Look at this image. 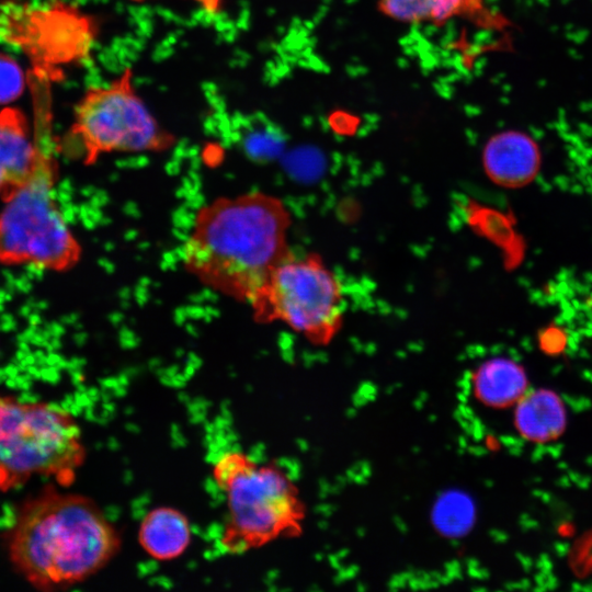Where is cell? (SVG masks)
<instances>
[{"mask_svg":"<svg viewBox=\"0 0 592 592\" xmlns=\"http://www.w3.org/2000/svg\"><path fill=\"white\" fill-rule=\"evenodd\" d=\"M291 214L262 191L219 196L202 205L182 248L184 269L204 286L250 304L292 252Z\"/></svg>","mask_w":592,"mask_h":592,"instance_id":"cell-1","label":"cell"},{"mask_svg":"<svg viewBox=\"0 0 592 592\" xmlns=\"http://www.w3.org/2000/svg\"><path fill=\"white\" fill-rule=\"evenodd\" d=\"M45 486L18 508L5 534V550L15 569L41 591L67 589L106 567L122 537L90 497Z\"/></svg>","mask_w":592,"mask_h":592,"instance_id":"cell-2","label":"cell"},{"mask_svg":"<svg viewBox=\"0 0 592 592\" xmlns=\"http://www.w3.org/2000/svg\"><path fill=\"white\" fill-rule=\"evenodd\" d=\"M34 138L37 158L31 177L1 194L0 264L67 272L82 257L55 195L58 162L48 104H38Z\"/></svg>","mask_w":592,"mask_h":592,"instance_id":"cell-3","label":"cell"},{"mask_svg":"<svg viewBox=\"0 0 592 592\" xmlns=\"http://www.w3.org/2000/svg\"><path fill=\"white\" fill-rule=\"evenodd\" d=\"M225 493L227 515L220 545L242 555L303 532L306 506L293 479L275 464H259L240 451L223 453L212 469Z\"/></svg>","mask_w":592,"mask_h":592,"instance_id":"cell-4","label":"cell"},{"mask_svg":"<svg viewBox=\"0 0 592 592\" xmlns=\"http://www.w3.org/2000/svg\"><path fill=\"white\" fill-rule=\"evenodd\" d=\"M87 458L82 432L65 408L0 395V491L35 476L65 488L75 482Z\"/></svg>","mask_w":592,"mask_h":592,"instance_id":"cell-5","label":"cell"},{"mask_svg":"<svg viewBox=\"0 0 592 592\" xmlns=\"http://www.w3.org/2000/svg\"><path fill=\"white\" fill-rule=\"evenodd\" d=\"M68 137L77 144L84 164L113 152H164L177 140L137 94L129 68L110 83L84 91Z\"/></svg>","mask_w":592,"mask_h":592,"instance_id":"cell-6","label":"cell"},{"mask_svg":"<svg viewBox=\"0 0 592 592\" xmlns=\"http://www.w3.org/2000/svg\"><path fill=\"white\" fill-rule=\"evenodd\" d=\"M249 306L257 322H283L316 345L330 343L343 321L339 280L314 253L292 251Z\"/></svg>","mask_w":592,"mask_h":592,"instance_id":"cell-7","label":"cell"},{"mask_svg":"<svg viewBox=\"0 0 592 592\" xmlns=\"http://www.w3.org/2000/svg\"><path fill=\"white\" fill-rule=\"evenodd\" d=\"M96 23L78 8L61 1L41 7L5 2L0 7V38L20 47L34 71L56 80L59 67L90 56Z\"/></svg>","mask_w":592,"mask_h":592,"instance_id":"cell-8","label":"cell"},{"mask_svg":"<svg viewBox=\"0 0 592 592\" xmlns=\"http://www.w3.org/2000/svg\"><path fill=\"white\" fill-rule=\"evenodd\" d=\"M138 544L152 559L171 561L181 557L192 542V527L187 516L173 506H157L141 519Z\"/></svg>","mask_w":592,"mask_h":592,"instance_id":"cell-9","label":"cell"},{"mask_svg":"<svg viewBox=\"0 0 592 592\" xmlns=\"http://www.w3.org/2000/svg\"><path fill=\"white\" fill-rule=\"evenodd\" d=\"M488 175L505 186H517L528 181L538 164L535 145L517 133H504L491 138L483 151Z\"/></svg>","mask_w":592,"mask_h":592,"instance_id":"cell-10","label":"cell"},{"mask_svg":"<svg viewBox=\"0 0 592 592\" xmlns=\"http://www.w3.org/2000/svg\"><path fill=\"white\" fill-rule=\"evenodd\" d=\"M37 143L31 136L30 125L18 109L0 112V170L8 181V190L23 184L32 174ZM4 191V192H5Z\"/></svg>","mask_w":592,"mask_h":592,"instance_id":"cell-11","label":"cell"},{"mask_svg":"<svg viewBox=\"0 0 592 592\" xmlns=\"http://www.w3.org/2000/svg\"><path fill=\"white\" fill-rule=\"evenodd\" d=\"M514 407L515 429L530 442H551L566 429L565 403L553 390H527Z\"/></svg>","mask_w":592,"mask_h":592,"instance_id":"cell-12","label":"cell"},{"mask_svg":"<svg viewBox=\"0 0 592 592\" xmlns=\"http://www.w3.org/2000/svg\"><path fill=\"white\" fill-rule=\"evenodd\" d=\"M471 388L483 406L503 409L516 405L528 390V382L520 364L510 358L493 357L475 369Z\"/></svg>","mask_w":592,"mask_h":592,"instance_id":"cell-13","label":"cell"},{"mask_svg":"<svg viewBox=\"0 0 592 592\" xmlns=\"http://www.w3.org/2000/svg\"><path fill=\"white\" fill-rule=\"evenodd\" d=\"M478 0H380V11L405 23H444L478 9Z\"/></svg>","mask_w":592,"mask_h":592,"instance_id":"cell-14","label":"cell"},{"mask_svg":"<svg viewBox=\"0 0 592 592\" xmlns=\"http://www.w3.org/2000/svg\"><path fill=\"white\" fill-rule=\"evenodd\" d=\"M25 84L24 73L19 64L0 53V104L18 99Z\"/></svg>","mask_w":592,"mask_h":592,"instance_id":"cell-15","label":"cell"},{"mask_svg":"<svg viewBox=\"0 0 592 592\" xmlns=\"http://www.w3.org/2000/svg\"><path fill=\"white\" fill-rule=\"evenodd\" d=\"M204 10L216 13L220 8V0H195Z\"/></svg>","mask_w":592,"mask_h":592,"instance_id":"cell-16","label":"cell"},{"mask_svg":"<svg viewBox=\"0 0 592 592\" xmlns=\"http://www.w3.org/2000/svg\"><path fill=\"white\" fill-rule=\"evenodd\" d=\"M8 189V181L5 179V175L0 170V195Z\"/></svg>","mask_w":592,"mask_h":592,"instance_id":"cell-17","label":"cell"}]
</instances>
